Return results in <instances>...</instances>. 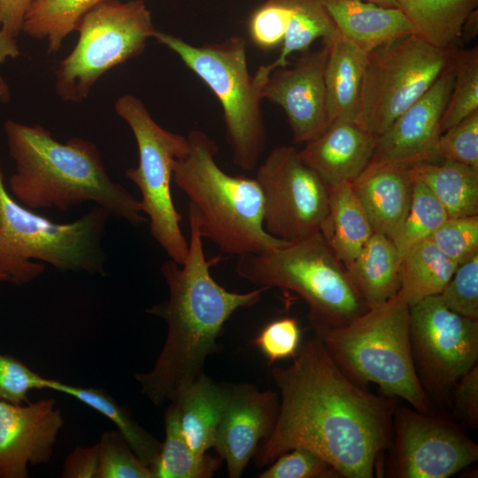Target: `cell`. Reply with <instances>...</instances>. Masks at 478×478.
Listing matches in <instances>:
<instances>
[{
	"label": "cell",
	"instance_id": "obj_47",
	"mask_svg": "<svg viewBox=\"0 0 478 478\" xmlns=\"http://www.w3.org/2000/svg\"><path fill=\"white\" fill-rule=\"evenodd\" d=\"M364 1L372 2L374 4L386 6V7L397 8L396 0H364Z\"/></svg>",
	"mask_w": 478,
	"mask_h": 478
},
{
	"label": "cell",
	"instance_id": "obj_10",
	"mask_svg": "<svg viewBox=\"0 0 478 478\" xmlns=\"http://www.w3.org/2000/svg\"><path fill=\"white\" fill-rule=\"evenodd\" d=\"M456 49H439L408 35L368 52L357 124L375 139L384 134L449 67Z\"/></svg>",
	"mask_w": 478,
	"mask_h": 478
},
{
	"label": "cell",
	"instance_id": "obj_26",
	"mask_svg": "<svg viewBox=\"0 0 478 478\" xmlns=\"http://www.w3.org/2000/svg\"><path fill=\"white\" fill-rule=\"evenodd\" d=\"M442 204L449 218L478 215V169L442 159L411 167Z\"/></svg>",
	"mask_w": 478,
	"mask_h": 478
},
{
	"label": "cell",
	"instance_id": "obj_27",
	"mask_svg": "<svg viewBox=\"0 0 478 478\" xmlns=\"http://www.w3.org/2000/svg\"><path fill=\"white\" fill-rule=\"evenodd\" d=\"M415 30L430 45L446 49L454 46L478 0H396Z\"/></svg>",
	"mask_w": 478,
	"mask_h": 478
},
{
	"label": "cell",
	"instance_id": "obj_46",
	"mask_svg": "<svg viewBox=\"0 0 478 478\" xmlns=\"http://www.w3.org/2000/svg\"><path fill=\"white\" fill-rule=\"evenodd\" d=\"M20 53L17 40L12 39L0 31V65L7 58H15ZM7 89L0 77V96H4Z\"/></svg>",
	"mask_w": 478,
	"mask_h": 478
},
{
	"label": "cell",
	"instance_id": "obj_14",
	"mask_svg": "<svg viewBox=\"0 0 478 478\" xmlns=\"http://www.w3.org/2000/svg\"><path fill=\"white\" fill-rule=\"evenodd\" d=\"M388 476L448 478L478 459V445L457 421L406 407L393 414Z\"/></svg>",
	"mask_w": 478,
	"mask_h": 478
},
{
	"label": "cell",
	"instance_id": "obj_30",
	"mask_svg": "<svg viewBox=\"0 0 478 478\" xmlns=\"http://www.w3.org/2000/svg\"><path fill=\"white\" fill-rule=\"evenodd\" d=\"M166 436L160 452L150 467L155 478H210L220 459L209 454H196L181 429L178 408L170 403L165 413Z\"/></svg>",
	"mask_w": 478,
	"mask_h": 478
},
{
	"label": "cell",
	"instance_id": "obj_9",
	"mask_svg": "<svg viewBox=\"0 0 478 478\" xmlns=\"http://www.w3.org/2000/svg\"><path fill=\"white\" fill-rule=\"evenodd\" d=\"M76 31L75 47L55 71L58 96L72 103L85 100L106 72L142 54L157 29L143 0H104L83 15Z\"/></svg>",
	"mask_w": 478,
	"mask_h": 478
},
{
	"label": "cell",
	"instance_id": "obj_2",
	"mask_svg": "<svg viewBox=\"0 0 478 478\" xmlns=\"http://www.w3.org/2000/svg\"><path fill=\"white\" fill-rule=\"evenodd\" d=\"M189 240L185 261L163 263L169 297L148 312L163 319L167 335L152 369L136 374L141 392L155 405L173 402L202 373L207 357L218 351L216 340L225 322L238 309L257 304L268 289L231 292L212 278L203 236L189 215Z\"/></svg>",
	"mask_w": 478,
	"mask_h": 478
},
{
	"label": "cell",
	"instance_id": "obj_7",
	"mask_svg": "<svg viewBox=\"0 0 478 478\" xmlns=\"http://www.w3.org/2000/svg\"><path fill=\"white\" fill-rule=\"evenodd\" d=\"M235 269L256 286L297 293L309 307L313 328L342 327L368 310L320 232L240 256Z\"/></svg>",
	"mask_w": 478,
	"mask_h": 478
},
{
	"label": "cell",
	"instance_id": "obj_43",
	"mask_svg": "<svg viewBox=\"0 0 478 478\" xmlns=\"http://www.w3.org/2000/svg\"><path fill=\"white\" fill-rule=\"evenodd\" d=\"M456 419L466 426L478 427V366H473L455 384L451 396Z\"/></svg>",
	"mask_w": 478,
	"mask_h": 478
},
{
	"label": "cell",
	"instance_id": "obj_35",
	"mask_svg": "<svg viewBox=\"0 0 478 478\" xmlns=\"http://www.w3.org/2000/svg\"><path fill=\"white\" fill-rule=\"evenodd\" d=\"M98 444V478H155L118 429L104 432Z\"/></svg>",
	"mask_w": 478,
	"mask_h": 478
},
{
	"label": "cell",
	"instance_id": "obj_39",
	"mask_svg": "<svg viewBox=\"0 0 478 478\" xmlns=\"http://www.w3.org/2000/svg\"><path fill=\"white\" fill-rule=\"evenodd\" d=\"M439 296L451 311L478 320V253L458 265Z\"/></svg>",
	"mask_w": 478,
	"mask_h": 478
},
{
	"label": "cell",
	"instance_id": "obj_15",
	"mask_svg": "<svg viewBox=\"0 0 478 478\" xmlns=\"http://www.w3.org/2000/svg\"><path fill=\"white\" fill-rule=\"evenodd\" d=\"M328 47L302 54L291 67L274 69L262 89V98L284 111L295 143H306L331 123L327 103L325 68Z\"/></svg>",
	"mask_w": 478,
	"mask_h": 478
},
{
	"label": "cell",
	"instance_id": "obj_37",
	"mask_svg": "<svg viewBox=\"0 0 478 478\" xmlns=\"http://www.w3.org/2000/svg\"><path fill=\"white\" fill-rule=\"evenodd\" d=\"M260 478H339V471L316 452L297 447L277 457Z\"/></svg>",
	"mask_w": 478,
	"mask_h": 478
},
{
	"label": "cell",
	"instance_id": "obj_23",
	"mask_svg": "<svg viewBox=\"0 0 478 478\" xmlns=\"http://www.w3.org/2000/svg\"><path fill=\"white\" fill-rule=\"evenodd\" d=\"M401 258L391 239L374 233L358 256L345 266L368 309L382 305L398 292Z\"/></svg>",
	"mask_w": 478,
	"mask_h": 478
},
{
	"label": "cell",
	"instance_id": "obj_21",
	"mask_svg": "<svg viewBox=\"0 0 478 478\" xmlns=\"http://www.w3.org/2000/svg\"><path fill=\"white\" fill-rule=\"evenodd\" d=\"M340 35L366 52L398 37L415 35L404 13L364 0H322Z\"/></svg>",
	"mask_w": 478,
	"mask_h": 478
},
{
	"label": "cell",
	"instance_id": "obj_29",
	"mask_svg": "<svg viewBox=\"0 0 478 478\" xmlns=\"http://www.w3.org/2000/svg\"><path fill=\"white\" fill-rule=\"evenodd\" d=\"M47 389L69 395L112 420L137 458L150 469L157 459L162 442L142 428L125 406L103 389L73 386L48 379Z\"/></svg>",
	"mask_w": 478,
	"mask_h": 478
},
{
	"label": "cell",
	"instance_id": "obj_16",
	"mask_svg": "<svg viewBox=\"0 0 478 478\" xmlns=\"http://www.w3.org/2000/svg\"><path fill=\"white\" fill-rule=\"evenodd\" d=\"M454 58V57H453ZM454 82L453 60L430 89L375 139L370 163L414 166L442 160L440 122Z\"/></svg>",
	"mask_w": 478,
	"mask_h": 478
},
{
	"label": "cell",
	"instance_id": "obj_40",
	"mask_svg": "<svg viewBox=\"0 0 478 478\" xmlns=\"http://www.w3.org/2000/svg\"><path fill=\"white\" fill-rule=\"evenodd\" d=\"M437 153L441 159L478 169V111L441 134Z\"/></svg>",
	"mask_w": 478,
	"mask_h": 478
},
{
	"label": "cell",
	"instance_id": "obj_8",
	"mask_svg": "<svg viewBox=\"0 0 478 478\" xmlns=\"http://www.w3.org/2000/svg\"><path fill=\"white\" fill-rule=\"evenodd\" d=\"M153 38L178 55L219 100L233 163L245 171L257 168L266 146L261 94L266 81L250 73L246 40L234 35L193 45L158 30Z\"/></svg>",
	"mask_w": 478,
	"mask_h": 478
},
{
	"label": "cell",
	"instance_id": "obj_6",
	"mask_svg": "<svg viewBox=\"0 0 478 478\" xmlns=\"http://www.w3.org/2000/svg\"><path fill=\"white\" fill-rule=\"evenodd\" d=\"M339 367L354 382L377 384L386 397H400L421 412L429 401L413 365L409 305L397 293L382 305L338 328H314Z\"/></svg>",
	"mask_w": 478,
	"mask_h": 478
},
{
	"label": "cell",
	"instance_id": "obj_24",
	"mask_svg": "<svg viewBox=\"0 0 478 478\" xmlns=\"http://www.w3.org/2000/svg\"><path fill=\"white\" fill-rule=\"evenodd\" d=\"M326 45L328 54L325 86L330 121L357 123L360 89L368 53L341 35Z\"/></svg>",
	"mask_w": 478,
	"mask_h": 478
},
{
	"label": "cell",
	"instance_id": "obj_36",
	"mask_svg": "<svg viewBox=\"0 0 478 478\" xmlns=\"http://www.w3.org/2000/svg\"><path fill=\"white\" fill-rule=\"evenodd\" d=\"M428 239L459 265L478 253V215L448 218Z\"/></svg>",
	"mask_w": 478,
	"mask_h": 478
},
{
	"label": "cell",
	"instance_id": "obj_38",
	"mask_svg": "<svg viewBox=\"0 0 478 478\" xmlns=\"http://www.w3.org/2000/svg\"><path fill=\"white\" fill-rule=\"evenodd\" d=\"M290 14L289 0H266L250 17L248 29L251 42L264 50L281 45Z\"/></svg>",
	"mask_w": 478,
	"mask_h": 478
},
{
	"label": "cell",
	"instance_id": "obj_19",
	"mask_svg": "<svg viewBox=\"0 0 478 478\" xmlns=\"http://www.w3.org/2000/svg\"><path fill=\"white\" fill-rule=\"evenodd\" d=\"M374 144L375 138L358 124L335 120L299 153L331 188L355 180L369 165Z\"/></svg>",
	"mask_w": 478,
	"mask_h": 478
},
{
	"label": "cell",
	"instance_id": "obj_22",
	"mask_svg": "<svg viewBox=\"0 0 478 478\" xmlns=\"http://www.w3.org/2000/svg\"><path fill=\"white\" fill-rule=\"evenodd\" d=\"M231 386L216 383L202 373L175 401L181 433L197 455L214 446L217 429L227 405Z\"/></svg>",
	"mask_w": 478,
	"mask_h": 478
},
{
	"label": "cell",
	"instance_id": "obj_31",
	"mask_svg": "<svg viewBox=\"0 0 478 478\" xmlns=\"http://www.w3.org/2000/svg\"><path fill=\"white\" fill-rule=\"evenodd\" d=\"M104 0H34L27 10L22 32L47 42L49 54L62 47L65 38L76 31L83 15Z\"/></svg>",
	"mask_w": 478,
	"mask_h": 478
},
{
	"label": "cell",
	"instance_id": "obj_48",
	"mask_svg": "<svg viewBox=\"0 0 478 478\" xmlns=\"http://www.w3.org/2000/svg\"><path fill=\"white\" fill-rule=\"evenodd\" d=\"M0 281H8V279L5 276L0 274Z\"/></svg>",
	"mask_w": 478,
	"mask_h": 478
},
{
	"label": "cell",
	"instance_id": "obj_12",
	"mask_svg": "<svg viewBox=\"0 0 478 478\" xmlns=\"http://www.w3.org/2000/svg\"><path fill=\"white\" fill-rule=\"evenodd\" d=\"M409 338L416 374L426 394L451 402L457 382L478 361V320L449 309L439 295L409 306Z\"/></svg>",
	"mask_w": 478,
	"mask_h": 478
},
{
	"label": "cell",
	"instance_id": "obj_5",
	"mask_svg": "<svg viewBox=\"0 0 478 478\" xmlns=\"http://www.w3.org/2000/svg\"><path fill=\"white\" fill-rule=\"evenodd\" d=\"M109 217L96 205L74 221H51L9 194L0 167V274L24 285L44 272L42 261L62 272L104 275L103 238Z\"/></svg>",
	"mask_w": 478,
	"mask_h": 478
},
{
	"label": "cell",
	"instance_id": "obj_28",
	"mask_svg": "<svg viewBox=\"0 0 478 478\" xmlns=\"http://www.w3.org/2000/svg\"><path fill=\"white\" fill-rule=\"evenodd\" d=\"M458 264L443 254L429 240H424L407 250L401 258L399 296L412 306L417 302L439 295Z\"/></svg>",
	"mask_w": 478,
	"mask_h": 478
},
{
	"label": "cell",
	"instance_id": "obj_45",
	"mask_svg": "<svg viewBox=\"0 0 478 478\" xmlns=\"http://www.w3.org/2000/svg\"><path fill=\"white\" fill-rule=\"evenodd\" d=\"M34 0H0V31L17 40L25 15Z\"/></svg>",
	"mask_w": 478,
	"mask_h": 478
},
{
	"label": "cell",
	"instance_id": "obj_11",
	"mask_svg": "<svg viewBox=\"0 0 478 478\" xmlns=\"http://www.w3.org/2000/svg\"><path fill=\"white\" fill-rule=\"evenodd\" d=\"M114 110L136 142L138 165L125 174L140 190V204L149 218L150 234L170 259L182 264L189 241L180 226L181 216L172 198L171 182L173 161L188 149L187 136L159 126L142 100L133 95L120 96Z\"/></svg>",
	"mask_w": 478,
	"mask_h": 478
},
{
	"label": "cell",
	"instance_id": "obj_34",
	"mask_svg": "<svg viewBox=\"0 0 478 478\" xmlns=\"http://www.w3.org/2000/svg\"><path fill=\"white\" fill-rule=\"evenodd\" d=\"M454 82L440 122L441 133L478 111V47L456 49Z\"/></svg>",
	"mask_w": 478,
	"mask_h": 478
},
{
	"label": "cell",
	"instance_id": "obj_44",
	"mask_svg": "<svg viewBox=\"0 0 478 478\" xmlns=\"http://www.w3.org/2000/svg\"><path fill=\"white\" fill-rule=\"evenodd\" d=\"M99 444L78 446L66 459L63 478H98Z\"/></svg>",
	"mask_w": 478,
	"mask_h": 478
},
{
	"label": "cell",
	"instance_id": "obj_42",
	"mask_svg": "<svg viewBox=\"0 0 478 478\" xmlns=\"http://www.w3.org/2000/svg\"><path fill=\"white\" fill-rule=\"evenodd\" d=\"M254 343L267 358L269 364L294 356L300 343V329L296 319L281 318L267 324L254 339Z\"/></svg>",
	"mask_w": 478,
	"mask_h": 478
},
{
	"label": "cell",
	"instance_id": "obj_4",
	"mask_svg": "<svg viewBox=\"0 0 478 478\" xmlns=\"http://www.w3.org/2000/svg\"><path fill=\"white\" fill-rule=\"evenodd\" d=\"M188 149L173 164V181L189 198L201 235L225 254H255L287 241L264 227L263 197L255 178L231 175L216 163L218 147L204 132L187 136Z\"/></svg>",
	"mask_w": 478,
	"mask_h": 478
},
{
	"label": "cell",
	"instance_id": "obj_18",
	"mask_svg": "<svg viewBox=\"0 0 478 478\" xmlns=\"http://www.w3.org/2000/svg\"><path fill=\"white\" fill-rule=\"evenodd\" d=\"M279 405L278 394L273 390H258L251 384L231 386L213 446L226 461L230 478L242 475L260 440L269 436Z\"/></svg>",
	"mask_w": 478,
	"mask_h": 478
},
{
	"label": "cell",
	"instance_id": "obj_41",
	"mask_svg": "<svg viewBox=\"0 0 478 478\" xmlns=\"http://www.w3.org/2000/svg\"><path fill=\"white\" fill-rule=\"evenodd\" d=\"M48 378L31 370L11 355L0 353V400L21 405L27 403L32 389H47Z\"/></svg>",
	"mask_w": 478,
	"mask_h": 478
},
{
	"label": "cell",
	"instance_id": "obj_13",
	"mask_svg": "<svg viewBox=\"0 0 478 478\" xmlns=\"http://www.w3.org/2000/svg\"><path fill=\"white\" fill-rule=\"evenodd\" d=\"M263 197L264 227L271 235L294 241L320 232L328 214L330 187L289 145L274 149L255 177Z\"/></svg>",
	"mask_w": 478,
	"mask_h": 478
},
{
	"label": "cell",
	"instance_id": "obj_1",
	"mask_svg": "<svg viewBox=\"0 0 478 478\" xmlns=\"http://www.w3.org/2000/svg\"><path fill=\"white\" fill-rule=\"evenodd\" d=\"M293 357L290 366L271 371L281 400L274 427L255 453L258 465L304 447L343 477H374L391 445L396 398L374 395L351 379L317 335Z\"/></svg>",
	"mask_w": 478,
	"mask_h": 478
},
{
	"label": "cell",
	"instance_id": "obj_32",
	"mask_svg": "<svg viewBox=\"0 0 478 478\" xmlns=\"http://www.w3.org/2000/svg\"><path fill=\"white\" fill-rule=\"evenodd\" d=\"M289 1L291 14L281 52L274 62L263 65L268 73L287 66L289 56L306 50L316 39L321 38L324 44H328L340 35L322 0Z\"/></svg>",
	"mask_w": 478,
	"mask_h": 478
},
{
	"label": "cell",
	"instance_id": "obj_25",
	"mask_svg": "<svg viewBox=\"0 0 478 478\" xmlns=\"http://www.w3.org/2000/svg\"><path fill=\"white\" fill-rule=\"evenodd\" d=\"M320 232L344 266L358 256L374 233L351 182L330 188L328 211Z\"/></svg>",
	"mask_w": 478,
	"mask_h": 478
},
{
	"label": "cell",
	"instance_id": "obj_20",
	"mask_svg": "<svg viewBox=\"0 0 478 478\" xmlns=\"http://www.w3.org/2000/svg\"><path fill=\"white\" fill-rule=\"evenodd\" d=\"M351 183L374 233L393 240L406 218L412 201L411 167L369 163Z\"/></svg>",
	"mask_w": 478,
	"mask_h": 478
},
{
	"label": "cell",
	"instance_id": "obj_3",
	"mask_svg": "<svg viewBox=\"0 0 478 478\" xmlns=\"http://www.w3.org/2000/svg\"><path fill=\"white\" fill-rule=\"evenodd\" d=\"M4 129L15 164L9 188L27 207L66 212L93 202L132 225L146 221L140 200L112 180L95 143L79 137L61 143L41 126L11 120Z\"/></svg>",
	"mask_w": 478,
	"mask_h": 478
},
{
	"label": "cell",
	"instance_id": "obj_33",
	"mask_svg": "<svg viewBox=\"0 0 478 478\" xmlns=\"http://www.w3.org/2000/svg\"><path fill=\"white\" fill-rule=\"evenodd\" d=\"M448 214L430 189L413 179L412 195L406 218L392 240L400 255L431 235L448 219Z\"/></svg>",
	"mask_w": 478,
	"mask_h": 478
},
{
	"label": "cell",
	"instance_id": "obj_17",
	"mask_svg": "<svg viewBox=\"0 0 478 478\" xmlns=\"http://www.w3.org/2000/svg\"><path fill=\"white\" fill-rule=\"evenodd\" d=\"M63 424L53 398L25 405L0 400V478H27L28 465L48 463Z\"/></svg>",
	"mask_w": 478,
	"mask_h": 478
}]
</instances>
